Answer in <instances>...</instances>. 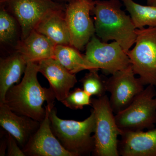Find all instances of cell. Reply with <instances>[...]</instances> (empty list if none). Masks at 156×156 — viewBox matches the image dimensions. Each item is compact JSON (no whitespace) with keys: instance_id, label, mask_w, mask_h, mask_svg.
Returning a JSON list of instances; mask_svg holds the SVG:
<instances>
[{"instance_id":"ba28073f","label":"cell","mask_w":156,"mask_h":156,"mask_svg":"<svg viewBox=\"0 0 156 156\" xmlns=\"http://www.w3.org/2000/svg\"><path fill=\"white\" fill-rule=\"evenodd\" d=\"M95 4L93 0H73L66 5L65 16L70 45L78 50H83L95 35V25L90 13Z\"/></svg>"},{"instance_id":"8fae6325","label":"cell","mask_w":156,"mask_h":156,"mask_svg":"<svg viewBox=\"0 0 156 156\" xmlns=\"http://www.w3.org/2000/svg\"><path fill=\"white\" fill-rule=\"evenodd\" d=\"M54 104L45 106L46 115L36 132L22 150L26 156H74L66 150L53 134L50 127V114Z\"/></svg>"},{"instance_id":"7a4b0ae2","label":"cell","mask_w":156,"mask_h":156,"mask_svg":"<svg viewBox=\"0 0 156 156\" xmlns=\"http://www.w3.org/2000/svg\"><path fill=\"white\" fill-rule=\"evenodd\" d=\"M121 0L95 1L92 12L95 16V33L102 41H114L127 52L135 44V27L131 16L122 9Z\"/></svg>"},{"instance_id":"5b68a950","label":"cell","mask_w":156,"mask_h":156,"mask_svg":"<svg viewBox=\"0 0 156 156\" xmlns=\"http://www.w3.org/2000/svg\"><path fill=\"white\" fill-rule=\"evenodd\" d=\"M156 89L148 85L129 106L115 115L122 131H143L154 128L156 124Z\"/></svg>"},{"instance_id":"3957f363","label":"cell","mask_w":156,"mask_h":156,"mask_svg":"<svg viewBox=\"0 0 156 156\" xmlns=\"http://www.w3.org/2000/svg\"><path fill=\"white\" fill-rule=\"evenodd\" d=\"M50 119L53 134L66 150L74 156H89L92 153L95 142L92 134L94 133L95 126L93 109L86 119L76 121L58 118L54 107L50 111Z\"/></svg>"},{"instance_id":"277c9868","label":"cell","mask_w":156,"mask_h":156,"mask_svg":"<svg viewBox=\"0 0 156 156\" xmlns=\"http://www.w3.org/2000/svg\"><path fill=\"white\" fill-rule=\"evenodd\" d=\"M91 106L95 118V147L92 154L95 156H119L118 138L122 131L117 126L109 99L106 95L92 98Z\"/></svg>"},{"instance_id":"7402d4cb","label":"cell","mask_w":156,"mask_h":156,"mask_svg":"<svg viewBox=\"0 0 156 156\" xmlns=\"http://www.w3.org/2000/svg\"><path fill=\"white\" fill-rule=\"evenodd\" d=\"M91 97L83 89L77 88L70 92L61 102L71 109L82 110L84 106L91 105Z\"/></svg>"},{"instance_id":"30bf717a","label":"cell","mask_w":156,"mask_h":156,"mask_svg":"<svg viewBox=\"0 0 156 156\" xmlns=\"http://www.w3.org/2000/svg\"><path fill=\"white\" fill-rule=\"evenodd\" d=\"M135 75L131 65L106 79L107 92L110 93V103L115 113L129 106L144 89V85Z\"/></svg>"},{"instance_id":"7c38bea8","label":"cell","mask_w":156,"mask_h":156,"mask_svg":"<svg viewBox=\"0 0 156 156\" xmlns=\"http://www.w3.org/2000/svg\"><path fill=\"white\" fill-rule=\"evenodd\" d=\"M39 72L48 80L56 99L60 102L76 83L75 74L72 73L53 58L38 62Z\"/></svg>"},{"instance_id":"9a60e30c","label":"cell","mask_w":156,"mask_h":156,"mask_svg":"<svg viewBox=\"0 0 156 156\" xmlns=\"http://www.w3.org/2000/svg\"><path fill=\"white\" fill-rule=\"evenodd\" d=\"M56 45L44 35L34 30L15 46L16 52L29 62H38L54 57Z\"/></svg>"},{"instance_id":"4fadbf2b","label":"cell","mask_w":156,"mask_h":156,"mask_svg":"<svg viewBox=\"0 0 156 156\" xmlns=\"http://www.w3.org/2000/svg\"><path fill=\"white\" fill-rule=\"evenodd\" d=\"M41 122L17 114L4 103L0 102V125L14 136L21 149L38 129Z\"/></svg>"},{"instance_id":"5bb4252c","label":"cell","mask_w":156,"mask_h":156,"mask_svg":"<svg viewBox=\"0 0 156 156\" xmlns=\"http://www.w3.org/2000/svg\"><path fill=\"white\" fill-rule=\"evenodd\" d=\"M118 150L122 156H156V128L147 131H122Z\"/></svg>"},{"instance_id":"e0dca14e","label":"cell","mask_w":156,"mask_h":156,"mask_svg":"<svg viewBox=\"0 0 156 156\" xmlns=\"http://www.w3.org/2000/svg\"><path fill=\"white\" fill-rule=\"evenodd\" d=\"M27 62L22 55L15 51L0 60V102L5 100L9 88L20 82L24 74Z\"/></svg>"},{"instance_id":"2e32d148","label":"cell","mask_w":156,"mask_h":156,"mask_svg":"<svg viewBox=\"0 0 156 156\" xmlns=\"http://www.w3.org/2000/svg\"><path fill=\"white\" fill-rule=\"evenodd\" d=\"M65 11L63 9L50 12L41 20L35 30L48 37L56 45H70V36Z\"/></svg>"},{"instance_id":"484cf974","label":"cell","mask_w":156,"mask_h":156,"mask_svg":"<svg viewBox=\"0 0 156 156\" xmlns=\"http://www.w3.org/2000/svg\"><path fill=\"white\" fill-rule=\"evenodd\" d=\"M54 2H57L60 3H68L73 0H53Z\"/></svg>"},{"instance_id":"d4e9b609","label":"cell","mask_w":156,"mask_h":156,"mask_svg":"<svg viewBox=\"0 0 156 156\" xmlns=\"http://www.w3.org/2000/svg\"><path fill=\"white\" fill-rule=\"evenodd\" d=\"M147 4L149 5L156 6V0H147Z\"/></svg>"},{"instance_id":"d6986e66","label":"cell","mask_w":156,"mask_h":156,"mask_svg":"<svg viewBox=\"0 0 156 156\" xmlns=\"http://www.w3.org/2000/svg\"><path fill=\"white\" fill-rule=\"evenodd\" d=\"M129 12L136 29L156 27V6L143 5L133 0H121Z\"/></svg>"},{"instance_id":"6da1fadb","label":"cell","mask_w":156,"mask_h":156,"mask_svg":"<svg viewBox=\"0 0 156 156\" xmlns=\"http://www.w3.org/2000/svg\"><path fill=\"white\" fill-rule=\"evenodd\" d=\"M38 73L37 62H28L22 80L9 88L3 102L17 114L41 122L46 113L43 104L45 101L54 104L56 98L50 87L44 88L39 83Z\"/></svg>"},{"instance_id":"44dd1931","label":"cell","mask_w":156,"mask_h":156,"mask_svg":"<svg viewBox=\"0 0 156 156\" xmlns=\"http://www.w3.org/2000/svg\"><path fill=\"white\" fill-rule=\"evenodd\" d=\"M98 70H89L80 80L83 89L91 96L101 97L107 92L106 80L98 74Z\"/></svg>"},{"instance_id":"ffe728a7","label":"cell","mask_w":156,"mask_h":156,"mask_svg":"<svg viewBox=\"0 0 156 156\" xmlns=\"http://www.w3.org/2000/svg\"><path fill=\"white\" fill-rule=\"evenodd\" d=\"M20 27L15 17L1 6L0 10V41L4 44H11L15 41Z\"/></svg>"},{"instance_id":"603a6c76","label":"cell","mask_w":156,"mask_h":156,"mask_svg":"<svg viewBox=\"0 0 156 156\" xmlns=\"http://www.w3.org/2000/svg\"><path fill=\"white\" fill-rule=\"evenodd\" d=\"M7 154L8 156H26L14 136L7 132Z\"/></svg>"},{"instance_id":"4316f807","label":"cell","mask_w":156,"mask_h":156,"mask_svg":"<svg viewBox=\"0 0 156 156\" xmlns=\"http://www.w3.org/2000/svg\"><path fill=\"white\" fill-rule=\"evenodd\" d=\"M155 87H156V86H155Z\"/></svg>"},{"instance_id":"8992f818","label":"cell","mask_w":156,"mask_h":156,"mask_svg":"<svg viewBox=\"0 0 156 156\" xmlns=\"http://www.w3.org/2000/svg\"><path fill=\"white\" fill-rule=\"evenodd\" d=\"M135 45L126 52L135 75L144 86H156V27L136 29Z\"/></svg>"},{"instance_id":"ac0fdd59","label":"cell","mask_w":156,"mask_h":156,"mask_svg":"<svg viewBox=\"0 0 156 156\" xmlns=\"http://www.w3.org/2000/svg\"><path fill=\"white\" fill-rule=\"evenodd\" d=\"M79 51L70 45H56L53 58L74 74L84 70L98 69Z\"/></svg>"},{"instance_id":"cb8c5ba5","label":"cell","mask_w":156,"mask_h":156,"mask_svg":"<svg viewBox=\"0 0 156 156\" xmlns=\"http://www.w3.org/2000/svg\"><path fill=\"white\" fill-rule=\"evenodd\" d=\"M2 134V140H1L0 144V156H4L5 155V150L7 149V136L5 134V136L4 138Z\"/></svg>"},{"instance_id":"52a82bcc","label":"cell","mask_w":156,"mask_h":156,"mask_svg":"<svg viewBox=\"0 0 156 156\" xmlns=\"http://www.w3.org/2000/svg\"><path fill=\"white\" fill-rule=\"evenodd\" d=\"M2 6L17 20L21 39L25 38L43 18L52 11L66 9V5L53 0H0Z\"/></svg>"},{"instance_id":"9c48e42d","label":"cell","mask_w":156,"mask_h":156,"mask_svg":"<svg viewBox=\"0 0 156 156\" xmlns=\"http://www.w3.org/2000/svg\"><path fill=\"white\" fill-rule=\"evenodd\" d=\"M85 58L105 74L112 75L131 65L130 58L116 41H101L95 35L86 46Z\"/></svg>"}]
</instances>
